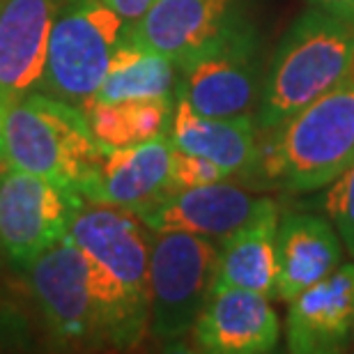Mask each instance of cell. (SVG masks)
I'll return each instance as SVG.
<instances>
[{"mask_svg":"<svg viewBox=\"0 0 354 354\" xmlns=\"http://www.w3.org/2000/svg\"><path fill=\"white\" fill-rule=\"evenodd\" d=\"M24 272L55 343L131 348L143 338L150 313L138 308L113 276L67 235Z\"/></svg>","mask_w":354,"mask_h":354,"instance_id":"cell-1","label":"cell"},{"mask_svg":"<svg viewBox=\"0 0 354 354\" xmlns=\"http://www.w3.org/2000/svg\"><path fill=\"white\" fill-rule=\"evenodd\" d=\"M260 136L246 184L286 194L329 187L354 164V79Z\"/></svg>","mask_w":354,"mask_h":354,"instance_id":"cell-2","label":"cell"},{"mask_svg":"<svg viewBox=\"0 0 354 354\" xmlns=\"http://www.w3.org/2000/svg\"><path fill=\"white\" fill-rule=\"evenodd\" d=\"M354 79V26L310 7L281 37L256 109L258 131H272L315 99Z\"/></svg>","mask_w":354,"mask_h":354,"instance_id":"cell-3","label":"cell"},{"mask_svg":"<svg viewBox=\"0 0 354 354\" xmlns=\"http://www.w3.org/2000/svg\"><path fill=\"white\" fill-rule=\"evenodd\" d=\"M0 133L10 168L76 191L97 171L106 152L81 109L39 90L5 104Z\"/></svg>","mask_w":354,"mask_h":354,"instance_id":"cell-4","label":"cell"},{"mask_svg":"<svg viewBox=\"0 0 354 354\" xmlns=\"http://www.w3.org/2000/svg\"><path fill=\"white\" fill-rule=\"evenodd\" d=\"M265 74L263 39L244 19L177 60L175 99L207 118L256 115Z\"/></svg>","mask_w":354,"mask_h":354,"instance_id":"cell-5","label":"cell"},{"mask_svg":"<svg viewBox=\"0 0 354 354\" xmlns=\"http://www.w3.org/2000/svg\"><path fill=\"white\" fill-rule=\"evenodd\" d=\"M122 26L102 0H60L37 90L86 109L102 86Z\"/></svg>","mask_w":354,"mask_h":354,"instance_id":"cell-6","label":"cell"},{"mask_svg":"<svg viewBox=\"0 0 354 354\" xmlns=\"http://www.w3.org/2000/svg\"><path fill=\"white\" fill-rule=\"evenodd\" d=\"M218 246L189 232H154L147 272L150 327L159 343L171 345L191 334L212 295Z\"/></svg>","mask_w":354,"mask_h":354,"instance_id":"cell-7","label":"cell"},{"mask_svg":"<svg viewBox=\"0 0 354 354\" xmlns=\"http://www.w3.org/2000/svg\"><path fill=\"white\" fill-rule=\"evenodd\" d=\"M86 203L76 189L46 177L7 168L0 173V251L17 269L67 235L69 223Z\"/></svg>","mask_w":354,"mask_h":354,"instance_id":"cell-8","label":"cell"},{"mask_svg":"<svg viewBox=\"0 0 354 354\" xmlns=\"http://www.w3.org/2000/svg\"><path fill=\"white\" fill-rule=\"evenodd\" d=\"M152 235L145 221L129 207L86 201L69 223L67 237L81 246L122 292L150 313L147 272H150Z\"/></svg>","mask_w":354,"mask_h":354,"instance_id":"cell-9","label":"cell"},{"mask_svg":"<svg viewBox=\"0 0 354 354\" xmlns=\"http://www.w3.org/2000/svg\"><path fill=\"white\" fill-rule=\"evenodd\" d=\"M272 205V198L253 196L223 180L177 191L138 216L152 232H189L223 242Z\"/></svg>","mask_w":354,"mask_h":354,"instance_id":"cell-10","label":"cell"},{"mask_svg":"<svg viewBox=\"0 0 354 354\" xmlns=\"http://www.w3.org/2000/svg\"><path fill=\"white\" fill-rule=\"evenodd\" d=\"M173 150L168 133L138 145L106 150L79 194L83 201L120 205L140 214L171 196Z\"/></svg>","mask_w":354,"mask_h":354,"instance_id":"cell-11","label":"cell"},{"mask_svg":"<svg viewBox=\"0 0 354 354\" xmlns=\"http://www.w3.org/2000/svg\"><path fill=\"white\" fill-rule=\"evenodd\" d=\"M244 19L239 0H154L143 17L122 26L120 37L177 62Z\"/></svg>","mask_w":354,"mask_h":354,"instance_id":"cell-12","label":"cell"},{"mask_svg":"<svg viewBox=\"0 0 354 354\" xmlns=\"http://www.w3.org/2000/svg\"><path fill=\"white\" fill-rule=\"evenodd\" d=\"M191 334L209 354H265L276 350L281 327L269 297L223 288L209 295Z\"/></svg>","mask_w":354,"mask_h":354,"instance_id":"cell-13","label":"cell"},{"mask_svg":"<svg viewBox=\"0 0 354 354\" xmlns=\"http://www.w3.org/2000/svg\"><path fill=\"white\" fill-rule=\"evenodd\" d=\"M354 329V263L338 265L313 283L288 308V350L327 354L348 345Z\"/></svg>","mask_w":354,"mask_h":354,"instance_id":"cell-14","label":"cell"},{"mask_svg":"<svg viewBox=\"0 0 354 354\" xmlns=\"http://www.w3.org/2000/svg\"><path fill=\"white\" fill-rule=\"evenodd\" d=\"M60 0H0V99L37 90Z\"/></svg>","mask_w":354,"mask_h":354,"instance_id":"cell-15","label":"cell"},{"mask_svg":"<svg viewBox=\"0 0 354 354\" xmlns=\"http://www.w3.org/2000/svg\"><path fill=\"white\" fill-rule=\"evenodd\" d=\"M343 239L331 218L290 212L276 228V292L281 299L297 295L341 265Z\"/></svg>","mask_w":354,"mask_h":354,"instance_id":"cell-16","label":"cell"},{"mask_svg":"<svg viewBox=\"0 0 354 354\" xmlns=\"http://www.w3.org/2000/svg\"><path fill=\"white\" fill-rule=\"evenodd\" d=\"M168 138L177 150L214 161L228 177H246L256 164L260 131L253 115L207 118L175 99Z\"/></svg>","mask_w":354,"mask_h":354,"instance_id":"cell-17","label":"cell"},{"mask_svg":"<svg viewBox=\"0 0 354 354\" xmlns=\"http://www.w3.org/2000/svg\"><path fill=\"white\" fill-rule=\"evenodd\" d=\"M276 228L279 207L272 205L244 228L225 237L218 249L212 292L223 288H242L276 299Z\"/></svg>","mask_w":354,"mask_h":354,"instance_id":"cell-18","label":"cell"},{"mask_svg":"<svg viewBox=\"0 0 354 354\" xmlns=\"http://www.w3.org/2000/svg\"><path fill=\"white\" fill-rule=\"evenodd\" d=\"M175 83L177 62L173 58L120 37L95 99L118 104L133 99L175 97Z\"/></svg>","mask_w":354,"mask_h":354,"instance_id":"cell-19","label":"cell"},{"mask_svg":"<svg viewBox=\"0 0 354 354\" xmlns=\"http://www.w3.org/2000/svg\"><path fill=\"white\" fill-rule=\"evenodd\" d=\"M83 115L88 120V127L97 143L113 150V147H127L131 145V131H129V118H127L124 102H92L83 109Z\"/></svg>","mask_w":354,"mask_h":354,"instance_id":"cell-20","label":"cell"},{"mask_svg":"<svg viewBox=\"0 0 354 354\" xmlns=\"http://www.w3.org/2000/svg\"><path fill=\"white\" fill-rule=\"evenodd\" d=\"M331 184L334 187L327 194L324 207L343 239V246L354 258V164Z\"/></svg>","mask_w":354,"mask_h":354,"instance_id":"cell-21","label":"cell"},{"mask_svg":"<svg viewBox=\"0 0 354 354\" xmlns=\"http://www.w3.org/2000/svg\"><path fill=\"white\" fill-rule=\"evenodd\" d=\"M230 180L228 173L214 161L198 157V154H189L182 150H173V164H171V196L182 189L203 187V184H214Z\"/></svg>","mask_w":354,"mask_h":354,"instance_id":"cell-22","label":"cell"},{"mask_svg":"<svg viewBox=\"0 0 354 354\" xmlns=\"http://www.w3.org/2000/svg\"><path fill=\"white\" fill-rule=\"evenodd\" d=\"M30 345V324L17 304L0 299V352L24 350Z\"/></svg>","mask_w":354,"mask_h":354,"instance_id":"cell-23","label":"cell"},{"mask_svg":"<svg viewBox=\"0 0 354 354\" xmlns=\"http://www.w3.org/2000/svg\"><path fill=\"white\" fill-rule=\"evenodd\" d=\"M118 14L124 24H133L136 19H140L143 14L150 10L154 0H102Z\"/></svg>","mask_w":354,"mask_h":354,"instance_id":"cell-24","label":"cell"},{"mask_svg":"<svg viewBox=\"0 0 354 354\" xmlns=\"http://www.w3.org/2000/svg\"><path fill=\"white\" fill-rule=\"evenodd\" d=\"M308 3L354 26V0H308Z\"/></svg>","mask_w":354,"mask_h":354,"instance_id":"cell-25","label":"cell"},{"mask_svg":"<svg viewBox=\"0 0 354 354\" xmlns=\"http://www.w3.org/2000/svg\"><path fill=\"white\" fill-rule=\"evenodd\" d=\"M3 109H5V102L0 99V118H3ZM10 164H7V157H5V145H3V133H0V173L7 171Z\"/></svg>","mask_w":354,"mask_h":354,"instance_id":"cell-26","label":"cell"},{"mask_svg":"<svg viewBox=\"0 0 354 354\" xmlns=\"http://www.w3.org/2000/svg\"><path fill=\"white\" fill-rule=\"evenodd\" d=\"M0 267H3V251H0Z\"/></svg>","mask_w":354,"mask_h":354,"instance_id":"cell-27","label":"cell"}]
</instances>
